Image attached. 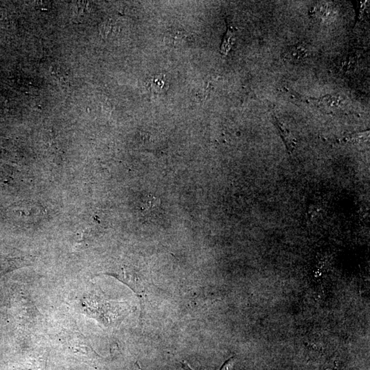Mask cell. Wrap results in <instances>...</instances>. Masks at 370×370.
I'll return each instance as SVG.
<instances>
[{"instance_id": "cell-1", "label": "cell", "mask_w": 370, "mask_h": 370, "mask_svg": "<svg viewBox=\"0 0 370 370\" xmlns=\"http://www.w3.org/2000/svg\"><path fill=\"white\" fill-rule=\"evenodd\" d=\"M312 102L323 110H337L343 107L345 101L339 95H328L320 99H312Z\"/></svg>"}, {"instance_id": "cell-2", "label": "cell", "mask_w": 370, "mask_h": 370, "mask_svg": "<svg viewBox=\"0 0 370 370\" xmlns=\"http://www.w3.org/2000/svg\"><path fill=\"white\" fill-rule=\"evenodd\" d=\"M309 54L308 47L304 43H298L289 47L282 55V59L286 61H296L305 59Z\"/></svg>"}, {"instance_id": "cell-3", "label": "cell", "mask_w": 370, "mask_h": 370, "mask_svg": "<svg viewBox=\"0 0 370 370\" xmlns=\"http://www.w3.org/2000/svg\"><path fill=\"white\" fill-rule=\"evenodd\" d=\"M274 118H275L276 128H277L278 131H279V133L280 135H281L282 138L284 141V143H285L286 148H287L288 150L291 152V151L294 150L296 146L295 139H294V137L292 136L290 131L288 130L287 128H286L282 124V123L278 120L277 117L275 116L274 117Z\"/></svg>"}, {"instance_id": "cell-4", "label": "cell", "mask_w": 370, "mask_h": 370, "mask_svg": "<svg viewBox=\"0 0 370 370\" xmlns=\"http://www.w3.org/2000/svg\"><path fill=\"white\" fill-rule=\"evenodd\" d=\"M236 30L234 28L228 27L220 47V51L223 55H227L230 49H231L232 45L234 44V41H235L236 39Z\"/></svg>"}, {"instance_id": "cell-5", "label": "cell", "mask_w": 370, "mask_h": 370, "mask_svg": "<svg viewBox=\"0 0 370 370\" xmlns=\"http://www.w3.org/2000/svg\"><path fill=\"white\" fill-rule=\"evenodd\" d=\"M51 2L47 1H39L37 2V9L41 10V11H47L51 8Z\"/></svg>"}, {"instance_id": "cell-6", "label": "cell", "mask_w": 370, "mask_h": 370, "mask_svg": "<svg viewBox=\"0 0 370 370\" xmlns=\"http://www.w3.org/2000/svg\"><path fill=\"white\" fill-rule=\"evenodd\" d=\"M234 364V358H231V359L228 360V361H226V363H224V365L222 366V369L220 370H232V367H233Z\"/></svg>"}]
</instances>
